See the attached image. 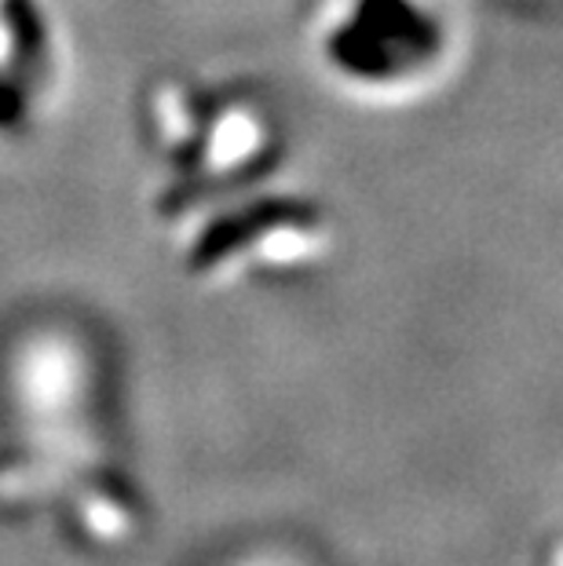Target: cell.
I'll use <instances>...</instances> for the list:
<instances>
[{"label": "cell", "instance_id": "7a4b0ae2", "mask_svg": "<svg viewBox=\"0 0 563 566\" xmlns=\"http://www.w3.org/2000/svg\"><path fill=\"white\" fill-rule=\"evenodd\" d=\"M139 125L176 205L231 195L282 158L279 111L249 84L161 77L139 106Z\"/></svg>", "mask_w": 563, "mask_h": 566}, {"label": "cell", "instance_id": "6da1fadb", "mask_svg": "<svg viewBox=\"0 0 563 566\" xmlns=\"http://www.w3.org/2000/svg\"><path fill=\"white\" fill-rule=\"evenodd\" d=\"M307 55L347 99L403 106L453 74L461 30L450 0H319Z\"/></svg>", "mask_w": 563, "mask_h": 566}, {"label": "cell", "instance_id": "3957f363", "mask_svg": "<svg viewBox=\"0 0 563 566\" xmlns=\"http://www.w3.org/2000/svg\"><path fill=\"white\" fill-rule=\"evenodd\" d=\"M55 84V44L44 0H0V136H15Z\"/></svg>", "mask_w": 563, "mask_h": 566}]
</instances>
